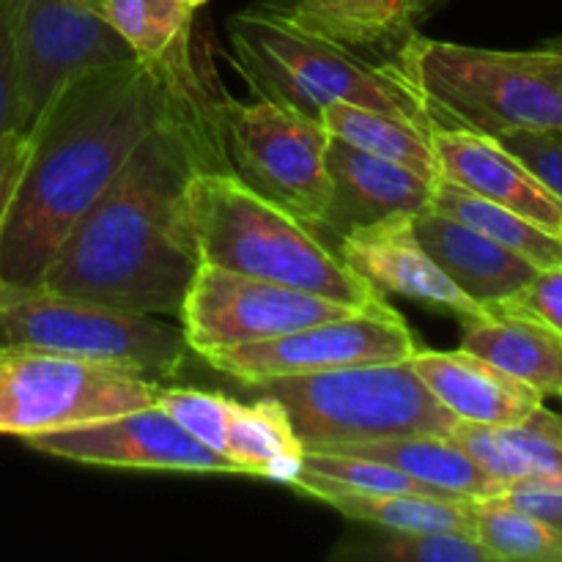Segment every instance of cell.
<instances>
[{"instance_id": "39", "label": "cell", "mask_w": 562, "mask_h": 562, "mask_svg": "<svg viewBox=\"0 0 562 562\" xmlns=\"http://www.w3.org/2000/svg\"><path fill=\"white\" fill-rule=\"evenodd\" d=\"M445 0H412L409 5V22L412 25H417V22H423L426 16L434 14V9H439Z\"/></svg>"}, {"instance_id": "28", "label": "cell", "mask_w": 562, "mask_h": 562, "mask_svg": "<svg viewBox=\"0 0 562 562\" xmlns=\"http://www.w3.org/2000/svg\"><path fill=\"white\" fill-rule=\"evenodd\" d=\"M472 536L497 560L562 562V530L505 503L503 497L472 499Z\"/></svg>"}, {"instance_id": "35", "label": "cell", "mask_w": 562, "mask_h": 562, "mask_svg": "<svg viewBox=\"0 0 562 562\" xmlns=\"http://www.w3.org/2000/svg\"><path fill=\"white\" fill-rule=\"evenodd\" d=\"M499 497L514 508L547 521L562 530V486L547 481H514L503 488Z\"/></svg>"}, {"instance_id": "7", "label": "cell", "mask_w": 562, "mask_h": 562, "mask_svg": "<svg viewBox=\"0 0 562 562\" xmlns=\"http://www.w3.org/2000/svg\"><path fill=\"white\" fill-rule=\"evenodd\" d=\"M0 346H33L132 368L157 382L179 376L190 346L181 324L55 294L44 285L0 283Z\"/></svg>"}, {"instance_id": "19", "label": "cell", "mask_w": 562, "mask_h": 562, "mask_svg": "<svg viewBox=\"0 0 562 562\" xmlns=\"http://www.w3.org/2000/svg\"><path fill=\"white\" fill-rule=\"evenodd\" d=\"M412 225L423 250L448 274L450 283L483 307L510 300L538 272L530 261L505 250L481 231L431 206L417 212Z\"/></svg>"}, {"instance_id": "8", "label": "cell", "mask_w": 562, "mask_h": 562, "mask_svg": "<svg viewBox=\"0 0 562 562\" xmlns=\"http://www.w3.org/2000/svg\"><path fill=\"white\" fill-rule=\"evenodd\" d=\"M157 379L113 362L0 346V434L38 437L151 406Z\"/></svg>"}, {"instance_id": "29", "label": "cell", "mask_w": 562, "mask_h": 562, "mask_svg": "<svg viewBox=\"0 0 562 562\" xmlns=\"http://www.w3.org/2000/svg\"><path fill=\"white\" fill-rule=\"evenodd\" d=\"M302 467L311 472H318L327 481L340 483L346 488L368 494H417V497H445L459 499L450 494L439 492V488L428 486V483L417 481V477L406 475V472L395 470V467L382 464L376 459H362V456L351 453H335V450H307Z\"/></svg>"}, {"instance_id": "12", "label": "cell", "mask_w": 562, "mask_h": 562, "mask_svg": "<svg viewBox=\"0 0 562 562\" xmlns=\"http://www.w3.org/2000/svg\"><path fill=\"white\" fill-rule=\"evenodd\" d=\"M417 346L404 316L384 302L351 316L318 322L261 344L212 351L203 360L214 371L236 379L245 387L280 376L335 371V368L373 366V362L409 360Z\"/></svg>"}, {"instance_id": "20", "label": "cell", "mask_w": 562, "mask_h": 562, "mask_svg": "<svg viewBox=\"0 0 562 562\" xmlns=\"http://www.w3.org/2000/svg\"><path fill=\"white\" fill-rule=\"evenodd\" d=\"M459 349L503 368L543 398L562 395V333L538 318L505 305H486L461 322Z\"/></svg>"}, {"instance_id": "17", "label": "cell", "mask_w": 562, "mask_h": 562, "mask_svg": "<svg viewBox=\"0 0 562 562\" xmlns=\"http://www.w3.org/2000/svg\"><path fill=\"white\" fill-rule=\"evenodd\" d=\"M327 173L333 195L322 234L327 231L335 239L387 217L417 214L431 206V179L338 137H329L327 143Z\"/></svg>"}, {"instance_id": "25", "label": "cell", "mask_w": 562, "mask_h": 562, "mask_svg": "<svg viewBox=\"0 0 562 562\" xmlns=\"http://www.w3.org/2000/svg\"><path fill=\"white\" fill-rule=\"evenodd\" d=\"M318 121L329 137H338L349 146L404 165L431 181L439 179L431 126L349 102H329L318 113Z\"/></svg>"}, {"instance_id": "41", "label": "cell", "mask_w": 562, "mask_h": 562, "mask_svg": "<svg viewBox=\"0 0 562 562\" xmlns=\"http://www.w3.org/2000/svg\"><path fill=\"white\" fill-rule=\"evenodd\" d=\"M93 3H97V5H99V9H102V0H93Z\"/></svg>"}, {"instance_id": "32", "label": "cell", "mask_w": 562, "mask_h": 562, "mask_svg": "<svg viewBox=\"0 0 562 562\" xmlns=\"http://www.w3.org/2000/svg\"><path fill=\"white\" fill-rule=\"evenodd\" d=\"M497 140L562 201V130H514Z\"/></svg>"}, {"instance_id": "11", "label": "cell", "mask_w": 562, "mask_h": 562, "mask_svg": "<svg viewBox=\"0 0 562 562\" xmlns=\"http://www.w3.org/2000/svg\"><path fill=\"white\" fill-rule=\"evenodd\" d=\"M357 311L368 307H351L311 291L201 263L181 302L179 322L192 355L206 357L212 351L280 338Z\"/></svg>"}, {"instance_id": "33", "label": "cell", "mask_w": 562, "mask_h": 562, "mask_svg": "<svg viewBox=\"0 0 562 562\" xmlns=\"http://www.w3.org/2000/svg\"><path fill=\"white\" fill-rule=\"evenodd\" d=\"M497 305L538 318L562 333V267L538 269L530 283L521 285L510 300L497 302Z\"/></svg>"}, {"instance_id": "18", "label": "cell", "mask_w": 562, "mask_h": 562, "mask_svg": "<svg viewBox=\"0 0 562 562\" xmlns=\"http://www.w3.org/2000/svg\"><path fill=\"white\" fill-rule=\"evenodd\" d=\"M409 362L434 398L464 423L514 426L543 404L538 390L472 351L417 349Z\"/></svg>"}, {"instance_id": "37", "label": "cell", "mask_w": 562, "mask_h": 562, "mask_svg": "<svg viewBox=\"0 0 562 562\" xmlns=\"http://www.w3.org/2000/svg\"><path fill=\"white\" fill-rule=\"evenodd\" d=\"M527 55L543 75L552 77L554 86L562 91V42H549L538 49H527Z\"/></svg>"}, {"instance_id": "23", "label": "cell", "mask_w": 562, "mask_h": 562, "mask_svg": "<svg viewBox=\"0 0 562 562\" xmlns=\"http://www.w3.org/2000/svg\"><path fill=\"white\" fill-rule=\"evenodd\" d=\"M305 453V442L280 401L267 393L247 404L231 398L223 459L236 475L291 483L300 475Z\"/></svg>"}, {"instance_id": "24", "label": "cell", "mask_w": 562, "mask_h": 562, "mask_svg": "<svg viewBox=\"0 0 562 562\" xmlns=\"http://www.w3.org/2000/svg\"><path fill=\"white\" fill-rule=\"evenodd\" d=\"M329 450L362 456V459H376L459 499L497 497L505 488L453 437L423 434V437L376 439V442L344 445V448Z\"/></svg>"}, {"instance_id": "15", "label": "cell", "mask_w": 562, "mask_h": 562, "mask_svg": "<svg viewBox=\"0 0 562 562\" xmlns=\"http://www.w3.org/2000/svg\"><path fill=\"white\" fill-rule=\"evenodd\" d=\"M431 143L439 179L562 234L560 198L497 137L459 126H431Z\"/></svg>"}, {"instance_id": "5", "label": "cell", "mask_w": 562, "mask_h": 562, "mask_svg": "<svg viewBox=\"0 0 562 562\" xmlns=\"http://www.w3.org/2000/svg\"><path fill=\"white\" fill-rule=\"evenodd\" d=\"M395 66L426 104L434 126L499 137L562 130V91L530 55L404 36Z\"/></svg>"}, {"instance_id": "6", "label": "cell", "mask_w": 562, "mask_h": 562, "mask_svg": "<svg viewBox=\"0 0 562 562\" xmlns=\"http://www.w3.org/2000/svg\"><path fill=\"white\" fill-rule=\"evenodd\" d=\"M289 412L307 450L393 437H450L459 417L423 384L409 360L280 376L252 384Z\"/></svg>"}, {"instance_id": "22", "label": "cell", "mask_w": 562, "mask_h": 562, "mask_svg": "<svg viewBox=\"0 0 562 562\" xmlns=\"http://www.w3.org/2000/svg\"><path fill=\"white\" fill-rule=\"evenodd\" d=\"M289 486L329 505L355 525L382 527V530H456L472 536V499L355 492L305 467Z\"/></svg>"}, {"instance_id": "16", "label": "cell", "mask_w": 562, "mask_h": 562, "mask_svg": "<svg viewBox=\"0 0 562 562\" xmlns=\"http://www.w3.org/2000/svg\"><path fill=\"white\" fill-rule=\"evenodd\" d=\"M102 14L181 104L214 121L220 97H214L195 58V9L181 0H102Z\"/></svg>"}, {"instance_id": "36", "label": "cell", "mask_w": 562, "mask_h": 562, "mask_svg": "<svg viewBox=\"0 0 562 562\" xmlns=\"http://www.w3.org/2000/svg\"><path fill=\"white\" fill-rule=\"evenodd\" d=\"M16 130V58L9 0H0V137Z\"/></svg>"}, {"instance_id": "14", "label": "cell", "mask_w": 562, "mask_h": 562, "mask_svg": "<svg viewBox=\"0 0 562 562\" xmlns=\"http://www.w3.org/2000/svg\"><path fill=\"white\" fill-rule=\"evenodd\" d=\"M415 214H398L366 228L338 236V256L366 278L379 294H401L420 305L439 307L456 318H472L483 305L472 302L461 289L450 283L448 274L431 261L415 236Z\"/></svg>"}, {"instance_id": "42", "label": "cell", "mask_w": 562, "mask_h": 562, "mask_svg": "<svg viewBox=\"0 0 562 562\" xmlns=\"http://www.w3.org/2000/svg\"><path fill=\"white\" fill-rule=\"evenodd\" d=\"M560 398H562V395H560Z\"/></svg>"}, {"instance_id": "21", "label": "cell", "mask_w": 562, "mask_h": 562, "mask_svg": "<svg viewBox=\"0 0 562 562\" xmlns=\"http://www.w3.org/2000/svg\"><path fill=\"white\" fill-rule=\"evenodd\" d=\"M450 437L503 486L514 481H547L562 486V417L543 404L514 426L459 420Z\"/></svg>"}, {"instance_id": "30", "label": "cell", "mask_w": 562, "mask_h": 562, "mask_svg": "<svg viewBox=\"0 0 562 562\" xmlns=\"http://www.w3.org/2000/svg\"><path fill=\"white\" fill-rule=\"evenodd\" d=\"M289 3L307 25L318 27L351 47H366V44L393 38L384 0H289Z\"/></svg>"}, {"instance_id": "40", "label": "cell", "mask_w": 562, "mask_h": 562, "mask_svg": "<svg viewBox=\"0 0 562 562\" xmlns=\"http://www.w3.org/2000/svg\"><path fill=\"white\" fill-rule=\"evenodd\" d=\"M184 5H190V9H201V5H206L209 0H181Z\"/></svg>"}, {"instance_id": "26", "label": "cell", "mask_w": 562, "mask_h": 562, "mask_svg": "<svg viewBox=\"0 0 562 562\" xmlns=\"http://www.w3.org/2000/svg\"><path fill=\"white\" fill-rule=\"evenodd\" d=\"M431 209L481 231L483 236L521 256L536 269L562 267V234H554V231L543 228V225L532 223V220L521 217V214L510 212L499 203L486 201V198L475 195V192L464 190L453 181H434Z\"/></svg>"}, {"instance_id": "4", "label": "cell", "mask_w": 562, "mask_h": 562, "mask_svg": "<svg viewBox=\"0 0 562 562\" xmlns=\"http://www.w3.org/2000/svg\"><path fill=\"white\" fill-rule=\"evenodd\" d=\"M190 217L201 263L329 296L351 307L384 305L318 231L258 195L231 168H201L190 181Z\"/></svg>"}, {"instance_id": "2", "label": "cell", "mask_w": 562, "mask_h": 562, "mask_svg": "<svg viewBox=\"0 0 562 562\" xmlns=\"http://www.w3.org/2000/svg\"><path fill=\"white\" fill-rule=\"evenodd\" d=\"M176 104L140 60L93 69L55 93L33 124V151L5 223L3 283H42L66 234Z\"/></svg>"}, {"instance_id": "3", "label": "cell", "mask_w": 562, "mask_h": 562, "mask_svg": "<svg viewBox=\"0 0 562 562\" xmlns=\"http://www.w3.org/2000/svg\"><path fill=\"white\" fill-rule=\"evenodd\" d=\"M228 42L245 80L269 102L311 119L329 102H349L434 126L398 66L371 64L351 44L307 25L289 0H261L236 11Z\"/></svg>"}, {"instance_id": "27", "label": "cell", "mask_w": 562, "mask_h": 562, "mask_svg": "<svg viewBox=\"0 0 562 562\" xmlns=\"http://www.w3.org/2000/svg\"><path fill=\"white\" fill-rule=\"evenodd\" d=\"M333 558L362 562H499L497 554L470 532L382 527H368L362 536L344 538Z\"/></svg>"}, {"instance_id": "31", "label": "cell", "mask_w": 562, "mask_h": 562, "mask_svg": "<svg viewBox=\"0 0 562 562\" xmlns=\"http://www.w3.org/2000/svg\"><path fill=\"white\" fill-rule=\"evenodd\" d=\"M154 404L168 412L187 434L206 445L209 450L223 456L225 448V420H228L231 398L223 393H206L195 387H176V384H157Z\"/></svg>"}, {"instance_id": "10", "label": "cell", "mask_w": 562, "mask_h": 562, "mask_svg": "<svg viewBox=\"0 0 562 562\" xmlns=\"http://www.w3.org/2000/svg\"><path fill=\"white\" fill-rule=\"evenodd\" d=\"M16 58V130H33L55 93L135 53L93 0H9Z\"/></svg>"}, {"instance_id": "34", "label": "cell", "mask_w": 562, "mask_h": 562, "mask_svg": "<svg viewBox=\"0 0 562 562\" xmlns=\"http://www.w3.org/2000/svg\"><path fill=\"white\" fill-rule=\"evenodd\" d=\"M33 151V130H11L0 137V247H3L5 223L20 190L22 173ZM3 283V278H0Z\"/></svg>"}, {"instance_id": "9", "label": "cell", "mask_w": 562, "mask_h": 562, "mask_svg": "<svg viewBox=\"0 0 562 562\" xmlns=\"http://www.w3.org/2000/svg\"><path fill=\"white\" fill-rule=\"evenodd\" d=\"M228 168L258 195L322 234L329 209L327 143L322 121L256 97H220L214 108Z\"/></svg>"}, {"instance_id": "38", "label": "cell", "mask_w": 562, "mask_h": 562, "mask_svg": "<svg viewBox=\"0 0 562 562\" xmlns=\"http://www.w3.org/2000/svg\"><path fill=\"white\" fill-rule=\"evenodd\" d=\"M387 3V20H390V31H393V38H404L412 33V22H409V5L412 0H384Z\"/></svg>"}, {"instance_id": "13", "label": "cell", "mask_w": 562, "mask_h": 562, "mask_svg": "<svg viewBox=\"0 0 562 562\" xmlns=\"http://www.w3.org/2000/svg\"><path fill=\"white\" fill-rule=\"evenodd\" d=\"M25 442L44 456L88 467L236 475L223 456L198 442L157 404L64 431L38 434Z\"/></svg>"}, {"instance_id": "1", "label": "cell", "mask_w": 562, "mask_h": 562, "mask_svg": "<svg viewBox=\"0 0 562 562\" xmlns=\"http://www.w3.org/2000/svg\"><path fill=\"white\" fill-rule=\"evenodd\" d=\"M201 168H228L217 124L176 104L66 234L38 285L93 305L179 318L201 267L190 217V181Z\"/></svg>"}]
</instances>
